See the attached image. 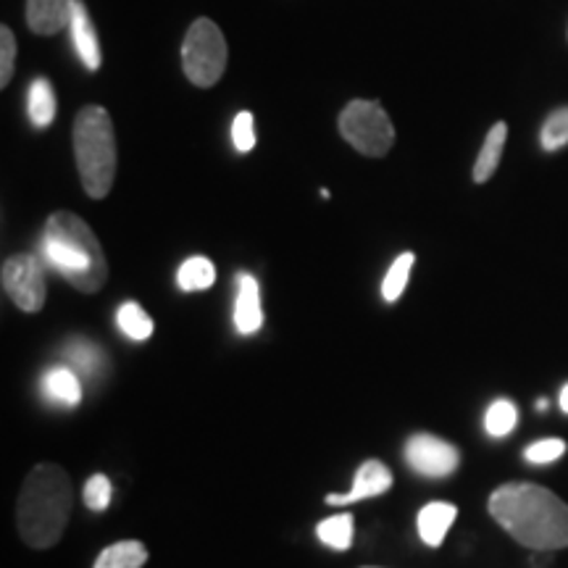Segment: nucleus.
I'll list each match as a JSON object with an SVG mask.
<instances>
[{
    "label": "nucleus",
    "mask_w": 568,
    "mask_h": 568,
    "mask_svg": "<svg viewBox=\"0 0 568 568\" xmlns=\"http://www.w3.org/2000/svg\"><path fill=\"white\" fill-rule=\"evenodd\" d=\"M489 516L516 542L537 552L568 548V506L531 481H508L489 495Z\"/></svg>",
    "instance_id": "f257e3e1"
},
{
    "label": "nucleus",
    "mask_w": 568,
    "mask_h": 568,
    "mask_svg": "<svg viewBox=\"0 0 568 568\" xmlns=\"http://www.w3.org/2000/svg\"><path fill=\"white\" fill-rule=\"evenodd\" d=\"M71 489L69 474L59 464H38L27 474L17 497V527L27 548L48 550L69 527Z\"/></svg>",
    "instance_id": "f03ea898"
},
{
    "label": "nucleus",
    "mask_w": 568,
    "mask_h": 568,
    "mask_svg": "<svg viewBox=\"0 0 568 568\" xmlns=\"http://www.w3.org/2000/svg\"><path fill=\"white\" fill-rule=\"evenodd\" d=\"M42 253L48 264L84 295L98 293L109 280V261H105L103 247L95 232L77 213L55 211L48 219Z\"/></svg>",
    "instance_id": "7ed1b4c3"
},
{
    "label": "nucleus",
    "mask_w": 568,
    "mask_h": 568,
    "mask_svg": "<svg viewBox=\"0 0 568 568\" xmlns=\"http://www.w3.org/2000/svg\"><path fill=\"white\" fill-rule=\"evenodd\" d=\"M71 142H74L77 172H80L84 193L92 201H101L111 193L119 161L116 134H113L109 111L101 105H88L77 113Z\"/></svg>",
    "instance_id": "20e7f679"
},
{
    "label": "nucleus",
    "mask_w": 568,
    "mask_h": 568,
    "mask_svg": "<svg viewBox=\"0 0 568 568\" xmlns=\"http://www.w3.org/2000/svg\"><path fill=\"white\" fill-rule=\"evenodd\" d=\"M224 32L211 19H195L182 42V69L195 88H213L226 71Z\"/></svg>",
    "instance_id": "39448f33"
},
{
    "label": "nucleus",
    "mask_w": 568,
    "mask_h": 568,
    "mask_svg": "<svg viewBox=\"0 0 568 568\" xmlns=\"http://www.w3.org/2000/svg\"><path fill=\"white\" fill-rule=\"evenodd\" d=\"M337 126L347 145L368 159H382L395 145V126L376 101H351L339 113Z\"/></svg>",
    "instance_id": "423d86ee"
},
{
    "label": "nucleus",
    "mask_w": 568,
    "mask_h": 568,
    "mask_svg": "<svg viewBox=\"0 0 568 568\" xmlns=\"http://www.w3.org/2000/svg\"><path fill=\"white\" fill-rule=\"evenodd\" d=\"M0 282H3V293L24 314H38L45 305V274H42L40 261L32 253L6 258L3 268H0Z\"/></svg>",
    "instance_id": "0eeeda50"
},
{
    "label": "nucleus",
    "mask_w": 568,
    "mask_h": 568,
    "mask_svg": "<svg viewBox=\"0 0 568 568\" xmlns=\"http://www.w3.org/2000/svg\"><path fill=\"white\" fill-rule=\"evenodd\" d=\"M406 464L426 479H445L456 474L460 453L453 443L435 435H414L406 443Z\"/></svg>",
    "instance_id": "6e6552de"
},
{
    "label": "nucleus",
    "mask_w": 568,
    "mask_h": 568,
    "mask_svg": "<svg viewBox=\"0 0 568 568\" xmlns=\"http://www.w3.org/2000/svg\"><path fill=\"white\" fill-rule=\"evenodd\" d=\"M393 489V471L382 464V460H364L358 471H355L351 493L345 495H326L329 506H353L358 500H368V497H379Z\"/></svg>",
    "instance_id": "1a4fd4ad"
},
{
    "label": "nucleus",
    "mask_w": 568,
    "mask_h": 568,
    "mask_svg": "<svg viewBox=\"0 0 568 568\" xmlns=\"http://www.w3.org/2000/svg\"><path fill=\"white\" fill-rule=\"evenodd\" d=\"M69 30H71V42H74V51L80 55V61L84 63V69L98 71L103 63L101 55V40H98L95 27H92L90 13L84 9L82 0H74L71 6V21H69Z\"/></svg>",
    "instance_id": "9d476101"
},
{
    "label": "nucleus",
    "mask_w": 568,
    "mask_h": 568,
    "mask_svg": "<svg viewBox=\"0 0 568 568\" xmlns=\"http://www.w3.org/2000/svg\"><path fill=\"white\" fill-rule=\"evenodd\" d=\"M234 326L240 335H255L264 326V311H261V287L258 280L243 274L237 280V301H234Z\"/></svg>",
    "instance_id": "9b49d317"
},
{
    "label": "nucleus",
    "mask_w": 568,
    "mask_h": 568,
    "mask_svg": "<svg viewBox=\"0 0 568 568\" xmlns=\"http://www.w3.org/2000/svg\"><path fill=\"white\" fill-rule=\"evenodd\" d=\"M74 0H27V24L34 34L51 38L71 21Z\"/></svg>",
    "instance_id": "f8f14e48"
},
{
    "label": "nucleus",
    "mask_w": 568,
    "mask_h": 568,
    "mask_svg": "<svg viewBox=\"0 0 568 568\" xmlns=\"http://www.w3.org/2000/svg\"><path fill=\"white\" fill-rule=\"evenodd\" d=\"M458 518V508L453 503H426V506L418 510V537H422L424 545L429 548H439L445 542L447 531H450L453 521Z\"/></svg>",
    "instance_id": "ddd939ff"
},
{
    "label": "nucleus",
    "mask_w": 568,
    "mask_h": 568,
    "mask_svg": "<svg viewBox=\"0 0 568 568\" xmlns=\"http://www.w3.org/2000/svg\"><path fill=\"white\" fill-rule=\"evenodd\" d=\"M506 140H508V124L506 122L493 124V130L487 132L485 145H481V151H479V159H477V163H474V182L485 184L489 176L497 172V166H500V159H503V148H506Z\"/></svg>",
    "instance_id": "4468645a"
},
{
    "label": "nucleus",
    "mask_w": 568,
    "mask_h": 568,
    "mask_svg": "<svg viewBox=\"0 0 568 568\" xmlns=\"http://www.w3.org/2000/svg\"><path fill=\"white\" fill-rule=\"evenodd\" d=\"M27 113H30V122L38 126V130H45V126L53 124L55 113H59V103H55L53 84L45 80V77H38L30 84V95H27Z\"/></svg>",
    "instance_id": "2eb2a0df"
},
{
    "label": "nucleus",
    "mask_w": 568,
    "mask_h": 568,
    "mask_svg": "<svg viewBox=\"0 0 568 568\" xmlns=\"http://www.w3.org/2000/svg\"><path fill=\"white\" fill-rule=\"evenodd\" d=\"M42 389L51 400L61 403V406H80L82 400V382L80 374L71 372V368H53L42 379Z\"/></svg>",
    "instance_id": "dca6fc26"
},
{
    "label": "nucleus",
    "mask_w": 568,
    "mask_h": 568,
    "mask_svg": "<svg viewBox=\"0 0 568 568\" xmlns=\"http://www.w3.org/2000/svg\"><path fill=\"white\" fill-rule=\"evenodd\" d=\"M148 564V548L138 539H124L103 548L92 568H142Z\"/></svg>",
    "instance_id": "f3484780"
},
{
    "label": "nucleus",
    "mask_w": 568,
    "mask_h": 568,
    "mask_svg": "<svg viewBox=\"0 0 568 568\" xmlns=\"http://www.w3.org/2000/svg\"><path fill=\"white\" fill-rule=\"evenodd\" d=\"M213 282H216V266L205 255H193L176 272V284H180L182 293H201V290H209Z\"/></svg>",
    "instance_id": "a211bd4d"
},
{
    "label": "nucleus",
    "mask_w": 568,
    "mask_h": 568,
    "mask_svg": "<svg viewBox=\"0 0 568 568\" xmlns=\"http://www.w3.org/2000/svg\"><path fill=\"white\" fill-rule=\"evenodd\" d=\"M355 518L353 514H337V516H329L324 518V521H318L316 527V535L326 548L343 552V550H351L353 545V531H355Z\"/></svg>",
    "instance_id": "6ab92c4d"
},
{
    "label": "nucleus",
    "mask_w": 568,
    "mask_h": 568,
    "mask_svg": "<svg viewBox=\"0 0 568 568\" xmlns=\"http://www.w3.org/2000/svg\"><path fill=\"white\" fill-rule=\"evenodd\" d=\"M116 324L119 329L124 332L126 337L134 339V343H145L153 335V318L148 316V311L142 308L140 303H124L122 308L116 311Z\"/></svg>",
    "instance_id": "aec40b11"
},
{
    "label": "nucleus",
    "mask_w": 568,
    "mask_h": 568,
    "mask_svg": "<svg viewBox=\"0 0 568 568\" xmlns=\"http://www.w3.org/2000/svg\"><path fill=\"white\" fill-rule=\"evenodd\" d=\"M414 264H416V255L410 251L400 253L393 261V266H389L385 280H382V297H385L387 303H397L400 301V295L406 293V284L410 280V268H414Z\"/></svg>",
    "instance_id": "412c9836"
},
{
    "label": "nucleus",
    "mask_w": 568,
    "mask_h": 568,
    "mask_svg": "<svg viewBox=\"0 0 568 568\" xmlns=\"http://www.w3.org/2000/svg\"><path fill=\"white\" fill-rule=\"evenodd\" d=\"M518 424V408L510 400H495L485 414V429L489 437H508Z\"/></svg>",
    "instance_id": "4be33fe9"
},
{
    "label": "nucleus",
    "mask_w": 568,
    "mask_h": 568,
    "mask_svg": "<svg viewBox=\"0 0 568 568\" xmlns=\"http://www.w3.org/2000/svg\"><path fill=\"white\" fill-rule=\"evenodd\" d=\"M539 142L548 153L560 151V148L568 145V105L564 109L552 111L542 124V134H539Z\"/></svg>",
    "instance_id": "5701e85b"
},
{
    "label": "nucleus",
    "mask_w": 568,
    "mask_h": 568,
    "mask_svg": "<svg viewBox=\"0 0 568 568\" xmlns=\"http://www.w3.org/2000/svg\"><path fill=\"white\" fill-rule=\"evenodd\" d=\"M63 355H67L69 364H74L77 374H95V368L103 358V353L92 343H84V339H74V343H69L63 347Z\"/></svg>",
    "instance_id": "b1692460"
},
{
    "label": "nucleus",
    "mask_w": 568,
    "mask_h": 568,
    "mask_svg": "<svg viewBox=\"0 0 568 568\" xmlns=\"http://www.w3.org/2000/svg\"><path fill=\"white\" fill-rule=\"evenodd\" d=\"M84 506L90 510H95V514H101L111 506V497H113V485L111 479L105 477V474H92L88 479V485H84Z\"/></svg>",
    "instance_id": "393cba45"
},
{
    "label": "nucleus",
    "mask_w": 568,
    "mask_h": 568,
    "mask_svg": "<svg viewBox=\"0 0 568 568\" xmlns=\"http://www.w3.org/2000/svg\"><path fill=\"white\" fill-rule=\"evenodd\" d=\"M564 453H566V439L548 437V439H537V443H531L527 450H524V458L535 466H545V464H552V460H558Z\"/></svg>",
    "instance_id": "a878e982"
},
{
    "label": "nucleus",
    "mask_w": 568,
    "mask_h": 568,
    "mask_svg": "<svg viewBox=\"0 0 568 568\" xmlns=\"http://www.w3.org/2000/svg\"><path fill=\"white\" fill-rule=\"evenodd\" d=\"M232 145L237 153H251L255 148V126L253 113L240 111L232 122Z\"/></svg>",
    "instance_id": "bb28decb"
},
{
    "label": "nucleus",
    "mask_w": 568,
    "mask_h": 568,
    "mask_svg": "<svg viewBox=\"0 0 568 568\" xmlns=\"http://www.w3.org/2000/svg\"><path fill=\"white\" fill-rule=\"evenodd\" d=\"M13 61H17V38L11 27H0V88H9L13 77Z\"/></svg>",
    "instance_id": "cd10ccee"
},
{
    "label": "nucleus",
    "mask_w": 568,
    "mask_h": 568,
    "mask_svg": "<svg viewBox=\"0 0 568 568\" xmlns=\"http://www.w3.org/2000/svg\"><path fill=\"white\" fill-rule=\"evenodd\" d=\"M558 406H560V410H564V414H568V382L564 385V389H560Z\"/></svg>",
    "instance_id": "c85d7f7f"
},
{
    "label": "nucleus",
    "mask_w": 568,
    "mask_h": 568,
    "mask_svg": "<svg viewBox=\"0 0 568 568\" xmlns=\"http://www.w3.org/2000/svg\"><path fill=\"white\" fill-rule=\"evenodd\" d=\"M537 408H539V410H548V400H545V397H539Z\"/></svg>",
    "instance_id": "c756f323"
},
{
    "label": "nucleus",
    "mask_w": 568,
    "mask_h": 568,
    "mask_svg": "<svg viewBox=\"0 0 568 568\" xmlns=\"http://www.w3.org/2000/svg\"><path fill=\"white\" fill-rule=\"evenodd\" d=\"M364 568H376V566H364Z\"/></svg>",
    "instance_id": "7c9ffc66"
}]
</instances>
